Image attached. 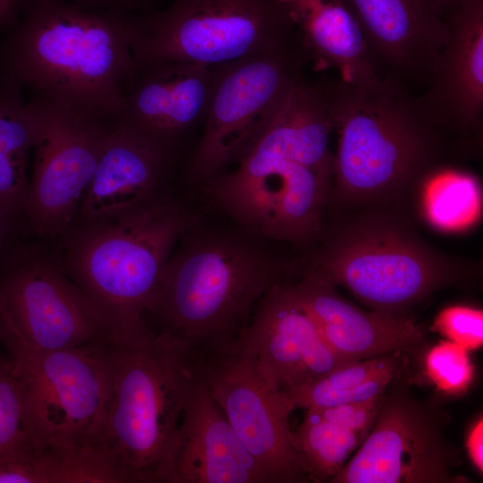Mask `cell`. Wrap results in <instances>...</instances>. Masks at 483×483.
Listing matches in <instances>:
<instances>
[{
    "label": "cell",
    "instance_id": "obj_3",
    "mask_svg": "<svg viewBox=\"0 0 483 483\" xmlns=\"http://www.w3.org/2000/svg\"><path fill=\"white\" fill-rule=\"evenodd\" d=\"M130 15L64 0H30L2 47L0 74L33 96L62 99L117 121L134 68Z\"/></svg>",
    "mask_w": 483,
    "mask_h": 483
},
{
    "label": "cell",
    "instance_id": "obj_17",
    "mask_svg": "<svg viewBox=\"0 0 483 483\" xmlns=\"http://www.w3.org/2000/svg\"><path fill=\"white\" fill-rule=\"evenodd\" d=\"M448 37L427 89L418 96L445 136H479L483 115V0H466L445 19Z\"/></svg>",
    "mask_w": 483,
    "mask_h": 483
},
{
    "label": "cell",
    "instance_id": "obj_27",
    "mask_svg": "<svg viewBox=\"0 0 483 483\" xmlns=\"http://www.w3.org/2000/svg\"><path fill=\"white\" fill-rule=\"evenodd\" d=\"M423 368L428 379L440 393L447 395L465 393L474 378L469 351L448 340L441 341L427 351Z\"/></svg>",
    "mask_w": 483,
    "mask_h": 483
},
{
    "label": "cell",
    "instance_id": "obj_33",
    "mask_svg": "<svg viewBox=\"0 0 483 483\" xmlns=\"http://www.w3.org/2000/svg\"><path fill=\"white\" fill-rule=\"evenodd\" d=\"M14 4L15 0H0V21L10 16Z\"/></svg>",
    "mask_w": 483,
    "mask_h": 483
},
{
    "label": "cell",
    "instance_id": "obj_1",
    "mask_svg": "<svg viewBox=\"0 0 483 483\" xmlns=\"http://www.w3.org/2000/svg\"><path fill=\"white\" fill-rule=\"evenodd\" d=\"M333 131L325 82L304 76L234 169L210 181L213 198L257 234L312 242L332 194Z\"/></svg>",
    "mask_w": 483,
    "mask_h": 483
},
{
    "label": "cell",
    "instance_id": "obj_2",
    "mask_svg": "<svg viewBox=\"0 0 483 483\" xmlns=\"http://www.w3.org/2000/svg\"><path fill=\"white\" fill-rule=\"evenodd\" d=\"M325 84L337 134L331 199L342 206L394 203L442 162L446 137L405 84L386 76Z\"/></svg>",
    "mask_w": 483,
    "mask_h": 483
},
{
    "label": "cell",
    "instance_id": "obj_10",
    "mask_svg": "<svg viewBox=\"0 0 483 483\" xmlns=\"http://www.w3.org/2000/svg\"><path fill=\"white\" fill-rule=\"evenodd\" d=\"M309 55L300 38L266 54L213 66V84L188 174L211 181L234 165L304 77Z\"/></svg>",
    "mask_w": 483,
    "mask_h": 483
},
{
    "label": "cell",
    "instance_id": "obj_19",
    "mask_svg": "<svg viewBox=\"0 0 483 483\" xmlns=\"http://www.w3.org/2000/svg\"><path fill=\"white\" fill-rule=\"evenodd\" d=\"M345 1L378 73L427 85L448 37L428 0Z\"/></svg>",
    "mask_w": 483,
    "mask_h": 483
},
{
    "label": "cell",
    "instance_id": "obj_12",
    "mask_svg": "<svg viewBox=\"0 0 483 483\" xmlns=\"http://www.w3.org/2000/svg\"><path fill=\"white\" fill-rule=\"evenodd\" d=\"M449 414L436 397L415 396L401 373L384 393L366 438L330 483H465L461 452L445 434Z\"/></svg>",
    "mask_w": 483,
    "mask_h": 483
},
{
    "label": "cell",
    "instance_id": "obj_25",
    "mask_svg": "<svg viewBox=\"0 0 483 483\" xmlns=\"http://www.w3.org/2000/svg\"><path fill=\"white\" fill-rule=\"evenodd\" d=\"M415 187L419 190L421 215L435 229L461 232L479 220L481 186L472 173L440 162L428 169Z\"/></svg>",
    "mask_w": 483,
    "mask_h": 483
},
{
    "label": "cell",
    "instance_id": "obj_26",
    "mask_svg": "<svg viewBox=\"0 0 483 483\" xmlns=\"http://www.w3.org/2000/svg\"><path fill=\"white\" fill-rule=\"evenodd\" d=\"M36 451L12 363L10 360L0 361V462Z\"/></svg>",
    "mask_w": 483,
    "mask_h": 483
},
{
    "label": "cell",
    "instance_id": "obj_22",
    "mask_svg": "<svg viewBox=\"0 0 483 483\" xmlns=\"http://www.w3.org/2000/svg\"><path fill=\"white\" fill-rule=\"evenodd\" d=\"M316 68H333L339 79L363 81L381 76L345 0H283Z\"/></svg>",
    "mask_w": 483,
    "mask_h": 483
},
{
    "label": "cell",
    "instance_id": "obj_16",
    "mask_svg": "<svg viewBox=\"0 0 483 483\" xmlns=\"http://www.w3.org/2000/svg\"><path fill=\"white\" fill-rule=\"evenodd\" d=\"M213 75L201 64L134 63L117 122L177 155L190 132L203 128Z\"/></svg>",
    "mask_w": 483,
    "mask_h": 483
},
{
    "label": "cell",
    "instance_id": "obj_15",
    "mask_svg": "<svg viewBox=\"0 0 483 483\" xmlns=\"http://www.w3.org/2000/svg\"><path fill=\"white\" fill-rule=\"evenodd\" d=\"M239 339L264 375L285 392L357 361L329 347L291 283L282 280L258 302Z\"/></svg>",
    "mask_w": 483,
    "mask_h": 483
},
{
    "label": "cell",
    "instance_id": "obj_21",
    "mask_svg": "<svg viewBox=\"0 0 483 483\" xmlns=\"http://www.w3.org/2000/svg\"><path fill=\"white\" fill-rule=\"evenodd\" d=\"M177 155L115 122L76 221L114 216L160 193Z\"/></svg>",
    "mask_w": 483,
    "mask_h": 483
},
{
    "label": "cell",
    "instance_id": "obj_28",
    "mask_svg": "<svg viewBox=\"0 0 483 483\" xmlns=\"http://www.w3.org/2000/svg\"><path fill=\"white\" fill-rule=\"evenodd\" d=\"M433 329L469 352L477 350L483 344L482 309L467 305L446 307L436 315Z\"/></svg>",
    "mask_w": 483,
    "mask_h": 483
},
{
    "label": "cell",
    "instance_id": "obj_29",
    "mask_svg": "<svg viewBox=\"0 0 483 483\" xmlns=\"http://www.w3.org/2000/svg\"><path fill=\"white\" fill-rule=\"evenodd\" d=\"M28 155L0 146V208L23 222L29 178Z\"/></svg>",
    "mask_w": 483,
    "mask_h": 483
},
{
    "label": "cell",
    "instance_id": "obj_20",
    "mask_svg": "<svg viewBox=\"0 0 483 483\" xmlns=\"http://www.w3.org/2000/svg\"><path fill=\"white\" fill-rule=\"evenodd\" d=\"M164 483H268L207 387L200 360Z\"/></svg>",
    "mask_w": 483,
    "mask_h": 483
},
{
    "label": "cell",
    "instance_id": "obj_9",
    "mask_svg": "<svg viewBox=\"0 0 483 483\" xmlns=\"http://www.w3.org/2000/svg\"><path fill=\"white\" fill-rule=\"evenodd\" d=\"M5 343L37 449L105 445L110 385L106 339L56 351Z\"/></svg>",
    "mask_w": 483,
    "mask_h": 483
},
{
    "label": "cell",
    "instance_id": "obj_7",
    "mask_svg": "<svg viewBox=\"0 0 483 483\" xmlns=\"http://www.w3.org/2000/svg\"><path fill=\"white\" fill-rule=\"evenodd\" d=\"M247 242L214 235L171 254L147 313L164 331L204 354L234 343L267 291L279 281Z\"/></svg>",
    "mask_w": 483,
    "mask_h": 483
},
{
    "label": "cell",
    "instance_id": "obj_14",
    "mask_svg": "<svg viewBox=\"0 0 483 483\" xmlns=\"http://www.w3.org/2000/svg\"><path fill=\"white\" fill-rule=\"evenodd\" d=\"M200 373L268 483L310 482L290 427V415L297 407L288 393L264 375L239 338L202 354Z\"/></svg>",
    "mask_w": 483,
    "mask_h": 483
},
{
    "label": "cell",
    "instance_id": "obj_8",
    "mask_svg": "<svg viewBox=\"0 0 483 483\" xmlns=\"http://www.w3.org/2000/svg\"><path fill=\"white\" fill-rule=\"evenodd\" d=\"M134 63L218 65L279 49L299 38L283 0H173L129 17Z\"/></svg>",
    "mask_w": 483,
    "mask_h": 483
},
{
    "label": "cell",
    "instance_id": "obj_30",
    "mask_svg": "<svg viewBox=\"0 0 483 483\" xmlns=\"http://www.w3.org/2000/svg\"><path fill=\"white\" fill-rule=\"evenodd\" d=\"M24 233L22 221L0 208V267L22 242Z\"/></svg>",
    "mask_w": 483,
    "mask_h": 483
},
{
    "label": "cell",
    "instance_id": "obj_4",
    "mask_svg": "<svg viewBox=\"0 0 483 483\" xmlns=\"http://www.w3.org/2000/svg\"><path fill=\"white\" fill-rule=\"evenodd\" d=\"M184 223L177 205L158 193L122 214L76 221L58 240L64 272L101 313L110 337L149 329L146 315Z\"/></svg>",
    "mask_w": 483,
    "mask_h": 483
},
{
    "label": "cell",
    "instance_id": "obj_24",
    "mask_svg": "<svg viewBox=\"0 0 483 483\" xmlns=\"http://www.w3.org/2000/svg\"><path fill=\"white\" fill-rule=\"evenodd\" d=\"M406 357L394 352L357 360L286 393L297 408L305 410L365 402L386 390Z\"/></svg>",
    "mask_w": 483,
    "mask_h": 483
},
{
    "label": "cell",
    "instance_id": "obj_6",
    "mask_svg": "<svg viewBox=\"0 0 483 483\" xmlns=\"http://www.w3.org/2000/svg\"><path fill=\"white\" fill-rule=\"evenodd\" d=\"M390 203L358 208L332 231L309 268L344 287L370 309L405 312L447 287L472 284L479 266L425 241Z\"/></svg>",
    "mask_w": 483,
    "mask_h": 483
},
{
    "label": "cell",
    "instance_id": "obj_32",
    "mask_svg": "<svg viewBox=\"0 0 483 483\" xmlns=\"http://www.w3.org/2000/svg\"><path fill=\"white\" fill-rule=\"evenodd\" d=\"M466 0H428L436 13L444 20Z\"/></svg>",
    "mask_w": 483,
    "mask_h": 483
},
{
    "label": "cell",
    "instance_id": "obj_11",
    "mask_svg": "<svg viewBox=\"0 0 483 483\" xmlns=\"http://www.w3.org/2000/svg\"><path fill=\"white\" fill-rule=\"evenodd\" d=\"M28 103L36 138L24 230L39 239L58 241L77 220L116 121L62 99L33 96Z\"/></svg>",
    "mask_w": 483,
    "mask_h": 483
},
{
    "label": "cell",
    "instance_id": "obj_5",
    "mask_svg": "<svg viewBox=\"0 0 483 483\" xmlns=\"http://www.w3.org/2000/svg\"><path fill=\"white\" fill-rule=\"evenodd\" d=\"M106 344L110 385L103 443L135 483H164L200 354L151 329L136 338L108 337Z\"/></svg>",
    "mask_w": 483,
    "mask_h": 483
},
{
    "label": "cell",
    "instance_id": "obj_31",
    "mask_svg": "<svg viewBox=\"0 0 483 483\" xmlns=\"http://www.w3.org/2000/svg\"><path fill=\"white\" fill-rule=\"evenodd\" d=\"M465 448L467 454L475 467L482 474L483 472V417L478 416L470 424L465 436Z\"/></svg>",
    "mask_w": 483,
    "mask_h": 483
},
{
    "label": "cell",
    "instance_id": "obj_18",
    "mask_svg": "<svg viewBox=\"0 0 483 483\" xmlns=\"http://www.w3.org/2000/svg\"><path fill=\"white\" fill-rule=\"evenodd\" d=\"M291 285L329 347L347 360L394 352L414 357L422 351L423 328L408 316L358 308L336 291L334 283L309 267Z\"/></svg>",
    "mask_w": 483,
    "mask_h": 483
},
{
    "label": "cell",
    "instance_id": "obj_13",
    "mask_svg": "<svg viewBox=\"0 0 483 483\" xmlns=\"http://www.w3.org/2000/svg\"><path fill=\"white\" fill-rule=\"evenodd\" d=\"M0 334L38 351L91 345L106 323L64 272L56 252L21 242L0 267Z\"/></svg>",
    "mask_w": 483,
    "mask_h": 483
},
{
    "label": "cell",
    "instance_id": "obj_23",
    "mask_svg": "<svg viewBox=\"0 0 483 483\" xmlns=\"http://www.w3.org/2000/svg\"><path fill=\"white\" fill-rule=\"evenodd\" d=\"M375 400L309 409L294 434L310 482H330L372 428L378 413Z\"/></svg>",
    "mask_w": 483,
    "mask_h": 483
}]
</instances>
